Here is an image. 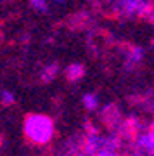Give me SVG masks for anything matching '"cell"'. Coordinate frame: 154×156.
Returning a JSON list of instances; mask_svg holds the SVG:
<instances>
[{
    "instance_id": "obj_4",
    "label": "cell",
    "mask_w": 154,
    "mask_h": 156,
    "mask_svg": "<svg viewBox=\"0 0 154 156\" xmlns=\"http://www.w3.org/2000/svg\"><path fill=\"white\" fill-rule=\"evenodd\" d=\"M83 102H85V106H87L88 109H95L97 104H99V101H97V97H95L94 94H87L83 97Z\"/></svg>"
},
{
    "instance_id": "obj_6",
    "label": "cell",
    "mask_w": 154,
    "mask_h": 156,
    "mask_svg": "<svg viewBox=\"0 0 154 156\" xmlns=\"http://www.w3.org/2000/svg\"><path fill=\"white\" fill-rule=\"evenodd\" d=\"M152 47H154V42H152Z\"/></svg>"
},
{
    "instance_id": "obj_1",
    "label": "cell",
    "mask_w": 154,
    "mask_h": 156,
    "mask_svg": "<svg viewBox=\"0 0 154 156\" xmlns=\"http://www.w3.org/2000/svg\"><path fill=\"white\" fill-rule=\"evenodd\" d=\"M24 130H26V135L30 139L37 142V144H45L52 139V134H54V125H52V120L44 115H33L30 116L24 123Z\"/></svg>"
},
{
    "instance_id": "obj_5",
    "label": "cell",
    "mask_w": 154,
    "mask_h": 156,
    "mask_svg": "<svg viewBox=\"0 0 154 156\" xmlns=\"http://www.w3.org/2000/svg\"><path fill=\"white\" fill-rule=\"evenodd\" d=\"M83 75V68L82 66H78V64H75V66L71 68V78H75V76H82Z\"/></svg>"
},
{
    "instance_id": "obj_2",
    "label": "cell",
    "mask_w": 154,
    "mask_h": 156,
    "mask_svg": "<svg viewBox=\"0 0 154 156\" xmlns=\"http://www.w3.org/2000/svg\"><path fill=\"white\" fill-rule=\"evenodd\" d=\"M135 154L137 156H154V123L135 137Z\"/></svg>"
},
{
    "instance_id": "obj_3",
    "label": "cell",
    "mask_w": 154,
    "mask_h": 156,
    "mask_svg": "<svg viewBox=\"0 0 154 156\" xmlns=\"http://www.w3.org/2000/svg\"><path fill=\"white\" fill-rule=\"evenodd\" d=\"M120 4L127 14H142V16H147L149 11L154 7L151 0H120Z\"/></svg>"
}]
</instances>
